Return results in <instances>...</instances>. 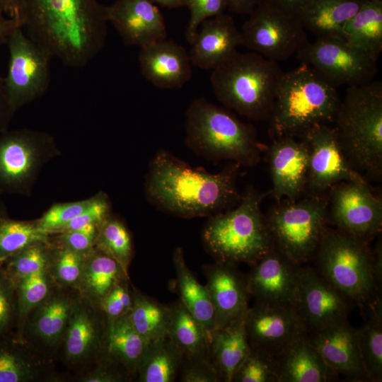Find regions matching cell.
Segmentation results:
<instances>
[{"label":"cell","mask_w":382,"mask_h":382,"mask_svg":"<svg viewBox=\"0 0 382 382\" xmlns=\"http://www.w3.org/2000/svg\"><path fill=\"white\" fill-rule=\"evenodd\" d=\"M8 71L4 79L7 97L16 110L42 96L50 83L52 57L31 39L21 25L9 35Z\"/></svg>","instance_id":"12"},{"label":"cell","mask_w":382,"mask_h":382,"mask_svg":"<svg viewBox=\"0 0 382 382\" xmlns=\"http://www.w3.org/2000/svg\"><path fill=\"white\" fill-rule=\"evenodd\" d=\"M368 241L327 226L312 259L327 281L359 305L372 300L378 291Z\"/></svg>","instance_id":"8"},{"label":"cell","mask_w":382,"mask_h":382,"mask_svg":"<svg viewBox=\"0 0 382 382\" xmlns=\"http://www.w3.org/2000/svg\"><path fill=\"white\" fill-rule=\"evenodd\" d=\"M15 112L6 93L4 79L0 75V133L7 130Z\"/></svg>","instance_id":"52"},{"label":"cell","mask_w":382,"mask_h":382,"mask_svg":"<svg viewBox=\"0 0 382 382\" xmlns=\"http://www.w3.org/2000/svg\"><path fill=\"white\" fill-rule=\"evenodd\" d=\"M1 265L0 264V267H1Z\"/></svg>","instance_id":"61"},{"label":"cell","mask_w":382,"mask_h":382,"mask_svg":"<svg viewBox=\"0 0 382 382\" xmlns=\"http://www.w3.org/2000/svg\"><path fill=\"white\" fill-rule=\"evenodd\" d=\"M20 315H25L46 298L49 286L45 270L23 277L15 282Z\"/></svg>","instance_id":"42"},{"label":"cell","mask_w":382,"mask_h":382,"mask_svg":"<svg viewBox=\"0 0 382 382\" xmlns=\"http://www.w3.org/2000/svg\"><path fill=\"white\" fill-rule=\"evenodd\" d=\"M265 216L272 245L302 265L313 259L328 223L327 195L282 199Z\"/></svg>","instance_id":"9"},{"label":"cell","mask_w":382,"mask_h":382,"mask_svg":"<svg viewBox=\"0 0 382 382\" xmlns=\"http://www.w3.org/2000/svg\"><path fill=\"white\" fill-rule=\"evenodd\" d=\"M100 226L91 224L77 230L62 232L60 240L63 247L83 254L91 251Z\"/></svg>","instance_id":"50"},{"label":"cell","mask_w":382,"mask_h":382,"mask_svg":"<svg viewBox=\"0 0 382 382\" xmlns=\"http://www.w3.org/2000/svg\"><path fill=\"white\" fill-rule=\"evenodd\" d=\"M21 5V0H0V8L6 16L18 22L20 18Z\"/></svg>","instance_id":"58"},{"label":"cell","mask_w":382,"mask_h":382,"mask_svg":"<svg viewBox=\"0 0 382 382\" xmlns=\"http://www.w3.org/2000/svg\"><path fill=\"white\" fill-rule=\"evenodd\" d=\"M73 307L64 296H54L46 301L34 318L36 335L47 343L57 342L66 330Z\"/></svg>","instance_id":"37"},{"label":"cell","mask_w":382,"mask_h":382,"mask_svg":"<svg viewBox=\"0 0 382 382\" xmlns=\"http://www.w3.org/2000/svg\"><path fill=\"white\" fill-rule=\"evenodd\" d=\"M96 241L98 248L113 257L126 272L132 255V242L122 221L110 215L100 226Z\"/></svg>","instance_id":"40"},{"label":"cell","mask_w":382,"mask_h":382,"mask_svg":"<svg viewBox=\"0 0 382 382\" xmlns=\"http://www.w3.org/2000/svg\"><path fill=\"white\" fill-rule=\"evenodd\" d=\"M110 208L106 195L100 193L92 197L89 205L58 231L77 230L91 224L100 226L110 216Z\"/></svg>","instance_id":"47"},{"label":"cell","mask_w":382,"mask_h":382,"mask_svg":"<svg viewBox=\"0 0 382 382\" xmlns=\"http://www.w3.org/2000/svg\"><path fill=\"white\" fill-rule=\"evenodd\" d=\"M91 200L92 198L79 202L54 204L36 221V224L39 228L47 233L58 231L83 212L89 205Z\"/></svg>","instance_id":"46"},{"label":"cell","mask_w":382,"mask_h":382,"mask_svg":"<svg viewBox=\"0 0 382 382\" xmlns=\"http://www.w3.org/2000/svg\"><path fill=\"white\" fill-rule=\"evenodd\" d=\"M26 34L64 64L82 68L103 48L105 6L97 0H21Z\"/></svg>","instance_id":"2"},{"label":"cell","mask_w":382,"mask_h":382,"mask_svg":"<svg viewBox=\"0 0 382 382\" xmlns=\"http://www.w3.org/2000/svg\"><path fill=\"white\" fill-rule=\"evenodd\" d=\"M89 253L81 277L86 291L101 302L124 279L126 272L118 261L99 248Z\"/></svg>","instance_id":"35"},{"label":"cell","mask_w":382,"mask_h":382,"mask_svg":"<svg viewBox=\"0 0 382 382\" xmlns=\"http://www.w3.org/2000/svg\"><path fill=\"white\" fill-rule=\"evenodd\" d=\"M173 263L180 301L201 325L210 342L211 333L215 329V311L209 291L206 286L201 284L188 268L180 247L174 250Z\"/></svg>","instance_id":"28"},{"label":"cell","mask_w":382,"mask_h":382,"mask_svg":"<svg viewBox=\"0 0 382 382\" xmlns=\"http://www.w3.org/2000/svg\"><path fill=\"white\" fill-rule=\"evenodd\" d=\"M353 303L315 267H301L294 308L307 333L347 320Z\"/></svg>","instance_id":"16"},{"label":"cell","mask_w":382,"mask_h":382,"mask_svg":"<svg viewBox=\"0 0 382 382\" xmlns=\"http://www.w3.org/2000/svg\"><path fill=\"white\" fill-rule=\"evenodd\" d=\"M184 6L190 11L185 35L188 42L192 44L202 23L225 13L228 4L227 0H184Z\"/></svg>","instance_id":"45"},{"label":"cell","mask_w":382,"mask_h":382,"mask_svg":"<svg viewBox=\"0 0 382 382\" xmlns=\"http://www.w3.org/2000/svg\"><path fill=\"white\" fill-rule=\"evenodd\" d=\"M374 257H373V264H374V277L376 281V285L377 289L379 290V287H381V280H382V247L381 241H378L373 250Z\"/></svg>","instance_id":"57"},{"label":"cell","mask_w":382,"mask_h":382,"mask_svg":"<svg viewBox=\"0 0 382 382\" xmlns=\"http://www.w3.org/2000/svg\"><path fill=\"white\" fill-rule=\"evenodd\" d=\"M284 74L277 62L236 51L212 69L211 84L218 100L249 119L268 120Z\"/></svg>","instance_id":"6"},{"label":"cell","mask_w":382,"mask_h":382,"mask_svg":"<svg viewBox=\"0 0 382 382\" xmlns=\"http://www.w3.org/2000/svg\"><path fill=\"white\" fill-rule=\"evenodd\" d=\"M105 15L127 45L142 48L166 39L163 16L151 0H116L105 6Z\"/></svg>","instance_id":"20"},{"label":"cell","mask_w":382,"mask_h":382,"mask_svg":"<svg viewBox=\"0 0 382 382\" xmlns=\"http://www.w3.org/2000/svg\"><path fill=\"white\" fill-rule=\"evenodd\" d=\"M65 352L74 361L86 359L98 347L101 337L95 316L82 307H73L66 330Z\"/></svg>","instance_id":"34"},{"label":"cell","mask_w":382,"mask_h":382,"mask_svg":"<svg viewBox=\"0 0 382 382\" xmlns=\"http://www.w3.org/2000/svg\"><path fill=\"white\" fill-rule=\"evenodd\" d=\"M265 150L272 183L268 195L276 201L306 195L308 151L305 141L294 137H277Z\"/></svg>","instance_id":"19"},{"label":"cell","mask_w":382,"mask_h":382,"mask_svg":"<svg viewBox=\"0 0 382 382\" xmlns=\"http://www.w3.org/2000/svg\"><path fill=\"white\" fill-rule=\"evenodd\" d=\"M328 221L349 235L365 239L382 227V201L368 183L342 181L327 194Z\"/></svg>","instance_id":"14"},{"label":"cell","mask_w":382,"mask_h":382,"mask_svg":"<svg viewBox=\"0 0 382 382\" xmlns=\"http://www.w3.org/2000/svg\"><path fill=\"white\" fill-rule=\"evenodd\" d=\"M302 64L313 69L332 86H358L374 81L376 60L363 50L338 38H317L297 53Z\"/></svg>","instance_id":"13"},{"label":"cell","mask_w":382,"mask_h":382,"mask_svg":"<svg viewBox=\"0 0 382 382\" xmlns=\"http://www.w3.org/2000/svg\"><path fill=\"white\" fill-rule=\"evenodd\" d=\"M340 100L336 87L311 66L284 72L268 119L272 132L301 138L315 127L332 125Z\"/></svg>","instance_id":"5"},{"label":"cell","mask_w":382,"mask_h":382,"mask_svg":"<svg viewBox=\"0 0 382 382\" xmlns=\"http://www.w3.org/2000/svg\"><path fill=\"white\" fill-rule=\"evenodd\" d=\"M106 334L109 357L137 373L149 344L136 330L129 313L109 320Z\"/></svg>","instance_id":"31"},{"label":"cell","mask_w":382,"mask_h":382,"mask_svg":"<svg viewBox=\"0 0 382 382\" xmlns=\"http://www.w3.org/2000/svg\"><path fill=\"white\" fill-rule=\"evenodd\" d=\"M342 38L377 61L382 51V0H366L345 24Z\"/></svg>","instance_id":"29"},{"label":"cell","mask_w":382,"mask_h":382,"mask_svg":"<svg viewBox=\"0 0 382 382\" xmlns=\"http://www.w3.org/2000/svg\"><path fill=\"white\" fill-rule=\"evenodd\" d=\"M242 45L241 31L225 13L200 25L189 52L192 66L214 69L233 54Z\"/></svg>","instance_id":"24"},{"label":"cell","mask_w":382,"mask_h":382,"mask_svg":"<svg viewBox=\"0 0 382 382\" xmlns=\"http://www.w3.org/2000/svg\"><path fill=\"white\" fill-rule=\"evenodd\" d=\"M6 212L2 200L0 198V219L6 217Z\"/></svg>","instance_id":"60"},{"label":"cell","mask_w":382,"mask_h":382,"mask_svg":"<svg viewBox=\"0 0 382 382\" xmlns=\"http://www.w3.org/2000/svg\"><path fill=\"white\" fill-rule=\"evenodd\" d=\"M122 381V378L113 371L101 369L92 373L83 379L86 382H117Z\"/></svg>","instance_id":"56"},{"label":"cell","mask_w":382,"mask_h":382,"mask_svg":"<svg viewBox=\"0 0 382 382\" xmlns=\"http://www.w3.org/2000/svg\"><path fill=\"white\" fill-rule=\"evenodd\" d=\"M185 142L207 160L228 161L241 166H255L265 149L253 126L204 98L194 99L186 110Z\"/></svg>","instance_id":"4"},{"label":"cell","mask_w":382,"mask_h":382,"mask_svg":"<svg viewBox=\"0 0 382 382\" xmlns=\"http://www.w3.org/2000/svg\"><path fill=\"white\" fill-rule=\"evenodd\" d=\"M262 0H227L229 11L250 15Z\"/></svg>","instance_id":"54"},{"label":"cell","mask_w":382,"mask_h":382,"mask_svg":"<svg viewBox=\"0 0 382 382\" xmlns=\"http://www.w3.org/2000/svg\"><path fill=\"white\" fill-rule=\"evenodd\" d=\"M370 303L365 324L358 330L359 343L364 365L370 381H382V301L376 296Z\"/></svg>","instance_id":"36"},{"label":"cell","mask_w":382,"mask_h":382,"mask_svg":"<svg viewBox=\"0 0 382 382\" xmlns=\"http://www.w3.org/2000/svg\"><path fill=\"white\" fill-rule=\"evenodd\" d=\"M47 236L36 223L16 221L8 216L1 219L0 264L33 243L46 241Z\"/></svg>","instance_id":"38"},{"label":"cell","mask_w":382,"mask_h":382,"mask_svg":"<svg viewBox=\"0 0 382 382\" xmlns=\"http://www.w3.org/2000/svg\"><path fill=\"white\" fill-rule=\"evenodd\" d=\"M344 154L368 180L382 176V83L348 86L334 122Z\"/></svg>","instance_id":"3"},{"label":"cell","mask_w":382,"mask_h":382,"mask_svg":"<svg viewBox=\"0 0 382 382\" xmlns=\"http://www.w3.org/2000/svg\"><path fill=\"white\" fill-rule=\"evenodd\" d=\"M267 195L248 186L235 207L209 216L202 239L216 261L251 265L270 250L272 243L261 209Z\"/></svg>","instance_id":"7"},{"label":"cell","mask_w":382,"mask_h":382,"mask_svg":"<svg viewBox=\"0 0 382 382\" xmlns=\"http://www.w3.org/2000/svg\"><path fill=\"white\" fill-rule=\"evenodd\" d=\"M129 319L140 335L149 343L168 336L170 324V307L135 290Z\"/></svg>","instance_id":"33"},{"label":"cell","mask_w":382,"mask_h":382,"mask_svg":"<svg viewBox=\"0 0 382 382\" xmlns=\"http://www.w3.org/2000/svg\"><path fill=\"white\" fill-rule=\"evenodd\" d=\"M183 365L181 381L184 382H216L221 381L213 365L199 361L188 360Z\"/></svg>","instance_id":"51"},{"label":"cell","mask_w":382,"mask_h":382,"mask_svg":"<svg viewBox=\"0 0 382 382\" xmlns=\"http://www.w3.org/2000/svg\"><path fill=\"white\" fill-rule=\"evenodd\" d=\"M19 22L6 16L0 8V45L6 42L9 35Z\"/></svg>","instance_id":"55"},{"label":"cell","mask_w":382,"mask_h":382,"mask_svg":"<svg viewBox=\"0 0 382 382\" xmlns=\"http://www.w3.org/2000/svg\"><path fill=\"white\" fill-rule=\"evenodd\" d=\"M274 360L277 382H329L338 378L306 332L292 340Z\"/></svg>","instance_id":"25"},{"label":"cell","mask_w":382,"mask_h":382,"mask_svg":"<svg viewBox=\"0 0 382 382\" xmlns=\"http://www.w3.org/2000/svg\"><path fill=\"white\" fill-rule=\"evenodd\" d=\"M84 264V254L63 247L55 257L57 277L64 284H72L81 278Z\"/></svg>","instance_id":"48"},{"label":"cell","mask_w":382,"mask_h":382,"mask_svg":"<svg viewBox=\"0 0 382 382\" xmlns=\"http://www.w3.org/2000/svg\"><path fill=\"white\" fill-rule=\"evenodd\" d=\"M245 314L211 333V359L221 381L232 382L234 373L251 352L245 332Z\"/></svg>","instance_id":"26"},{"label":"cell","mask_w":382,"mask_h":382,"mask_svg":"<svg viewBox=\"0 0 382 382\" xmlns=\"http://www.w3.org/2000/svg\"><path fill=\"white\" fill-rule=\"evenodd\" d=\"M108 320L129 313L132 306V295L123 279L100 302Z\"/></svg>","instance_id":"49"},{"label":"cell","mask_w":382,"mask_h":382,"mask_svg":"<svg viewBox=\"0 0 382 382\" xmlns=\"http://www.w3.org/2000/svg\"><path fill=\"white\" fill-rule=\"evenodd\" d=\"M205 284L215 311V329L245 314L248 308L246 277L236 264L216 261L204 268Z\"/></svg>","instance_id":"22"},{"label":"cell","mask_w":382,"mask_h":382,"mask_svg":"<svg viewBox=\"0 0 382 382\" xmlns=\"http://www.w3.org/2000/svg\"><path fill=\"white\" fill-rule=\"evenodd\" d=\"M310 0H262L282 11L299 16Z\"/></svg>","instance_id":"53"},{"label":"cell","mask_w":382,"mask_h":382,"mask_svg":"<svg viewBox=\"0 0 382 382\" xmlns=\"http://www.w3.org/2000/svg\"><path fill=\"white\" fill-rule=\"evenodd\" d=\"M232 382H277L274 360L251 350L234 373Z\"/></svg>","instance_id":"43"},{"label":"cell","mask_w":382,"mask_h":382,"mask_svg":"<svg viewBox=\"0 0 382 382\" xmlns=\"http://www.w3.org/2000/svg\"><path fill=\"white\" fill-rule=\"evenodd\" d=\"M48 134L30 130L0 133V194H28L44 163L57 152Z\"/></svg>","instance_id":"10"},{"label":"cell","mask_w":382,"mask_h":382,"mask_svg":"<svg viewBox=\"0 0 382 382\" xmlns=\"http://www.w3.org/2000/svg\"><path fill=\"white\" fill-rule=\"evenodd\" d=\"M154 4L168 8H177L184 6V0H151Z\"/></svg>","instance_id":"59"},{"label":"cell","mask_w":382,"mask_h":382,"mask_svg":"<svg viewBox=\"0 0 382 382\" xmlns=\"http://www.w3.org/2000/svg\"><path fill=\"white\" fill-rule=\"evenodd\" d=\"M20 316L15 283L0 267V336L11 334Z\"/></svg>","instance_id":"44"},{"label":"cell","mask_w":382,"mask_h":382,"mask_svg":"<svg viewBox=\"0 0 382 382\" xmlns=\"http://www.w3.org/2000/svg\"><path fill=\"white\" fill-rule=\"evenodd\" d=\"M242 45L275 62L286 60L306 44V30L299 17L261 1L241 30Z\"/></svg>","instance_id":"11"},{"label":"cell","mask_w":382,"mask_h":382,"mask_svg":"<svg viewBox=\"0 0 382 382\" xmlns=\"http://www.w3.org/2000/svg\"><path fill=\"white\" fill-rule=\"evenodd\" d=\"M251 266L245 277L248 294L255 303L294 308L301 265L272 245Z\"/></svg>","instance_id":"17"},{"label":"cell","mask_w":382,"mask_h":382,"mask_svg":"<svg viewBox=\"0 0 382 382\" xmlns=\"http://www.w3.org/2000/svg\"><path fill=\"white\" fill-rule=\"evenodd\" d=\"M307 335L337 376L341 374L349 381H370L361 354L358 330L348 320Z\"/></svg>","instance_id":"21"},{"label":"cell","mask_w":382,"mask_h":382,"mask_svg":"<svg viewBox=\"0 0 382 382\" xmlns=\"http://www.w3.org/2000/svg\"><path fill=\"white\" fill-rule=\"evenodd\" d=\"M35 369L12 334L0 336V382L30 380Z\"/></svg>","instance_id":"39"},{"label":"cell","mask_w":382,"mask_h":382,"mask_svg":"<svg viewBox=\"0 0 382 382\" xmlns=\"http://www.w3.org/2000/svg\"><path fill=\"white\" fill-rule=\"evenodd\" d=\"M240 167L230 162L212 173L161 149L149 164L144 183L146 199L158 209L178 217H209L239 202Z\"/></svg>","instance_id":"1"},{"label":"cell","mask_w":382,"mask_h":382,"mask_svg":"<svg viewBox=\"0 0 382 382\" xmlns=\"http://www.w3.org/2000/svg\"><path fill=\"white\" fill-rule=\"evenodd\" d=\"M308 151L306 195H322L342 181L368 183L349 163L332 125L313 127L302 137Z\"/></svg>","instance_id":"15"},{"label":"cell","mask_w":382,"mask_h":382,"mask_svg":"<svg viewBox=\"0 0 382 382\" xmlns=\"http://www.w3.org/2000/svg\"><path fill=\"white\" fill-rule=\"evenodd\" d=\"M245 332L251 350L274 359L296 337L306 332L293 307L255 303L245 314Z\"/></svg>","instance_id":"18"},{"label":"cell","mask_w":382,"mask_h":382,"mask_svg":"<svg viewBox=\"0 0 382 382\" xmlns=\"http://www.w3.org/2000/svg\"><path fill=\"white\" fill-rule=\"evenodd\" d=\"M183 359V352L169 336L150 343L137 371L139 381H174Z\"/></svg>","instance_id":"32"},{"label":"cell","mask_w":382,"mask_h":382,"mask_svg":"<svg viewBox=\"0 0 382 382\" xmlns=\"http://www.w3.org/2000/svg\"><path fill=\"white\" fill-rule=\"evenodd\" d=\"M139 64L144 77L160 88H180L192 77L189 53L173 40L165 39L141 48Z\"/></svg>","instance_id":"23"},{"label":"cell","mask_w":382,"mask_h":382,"mask_svg":"<svg viewBox=\"0 0 382 382\" xmlns=\"http://www.w3.org/2000/svg\"><path fill=\"white\" fill-rule=\"evenodd\" d=\"M170 307V324L168 336L183 352L184 359L213 365L209 339L201 325L180 301Z\"/></svg>","instance_id":"30"},{"label":"cell","mask_w":382,"mask_h":382,"mask_svg":"<svg viewBox=\"0 0 382 382\" xmlns=\"http://www.w3.org/2000/svg\"><path fill=\"white\" fill-rule=\"evenodd\" d=\"M366 0H310L299 15L306 30L317 38H342V30Z\"/></svg>","instance_id":"27"},{"label":"cell","mask_w":382,"mask_h":382,"mask_svg":"<svg viewBox=\"0 0 382 382\" xmlns=\"http://www.w3.org/2000/svg\"><path fill=\"white\" fill-rule=\"evenodd\" d=\"M45 241L33 243L7 259L1 267L13 282L19 279L45 270L48 253Z\"/></svg>","instance_id":"41"}]
</instances>
